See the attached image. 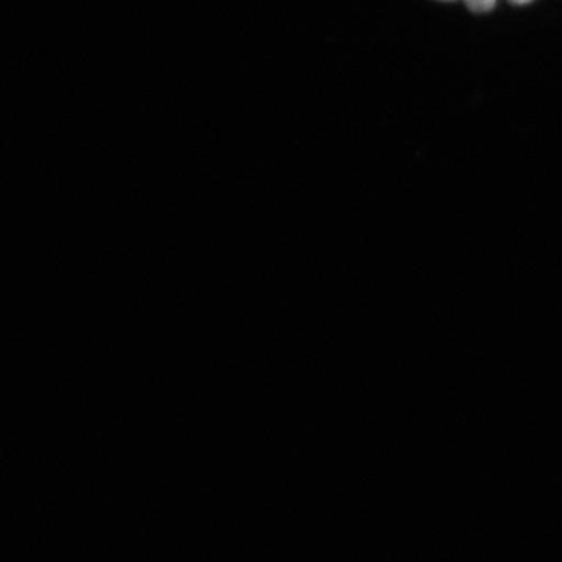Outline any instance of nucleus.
Instances as JSON below:
<instances>
[{
    "mask_svg": "<svg viewBox=\"0 0 562 562\" xmlns=\"http://www.w3.org/2000/svg\"><path fill=\"white\" fill-rule=\"evenodd\" d=\"M464 2L473 13H486V11L494 9L497 0H464Z\"/></svg>",
    "mask_w": 562,
    "mask_h": 562,
    "instance_id": "obj_1",
    "label": "nucleus"
},
{
    "mask_svg": "<svg viewBox=\"0 0 562 562\" xmlns=\"http://www.w3.org/2000/svg\"><path fill=\"white\" fill-rule=\"evenodd\" d=\"M513 3H519V5H522V3L531 2V0H512Z\"/></svg>",
    "mask_w": 562,
    "mask_h": 562,
    "instance_id": "obj_2",
    "label": "nucleus"
}]
</instances>
